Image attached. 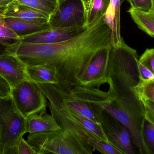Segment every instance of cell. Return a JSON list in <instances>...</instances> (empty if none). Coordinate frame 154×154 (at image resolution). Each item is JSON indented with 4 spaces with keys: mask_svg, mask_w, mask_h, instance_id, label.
<instances>
[{
    "mask_svg": "<svg viewBox=\"0 0 154 154\" xmlns=\"http://www.w3.org/2000/svg\"><path fill=\"white\" fill-rule=\"evenodd\" d=\"M0 38L16 40L21 39V36L12 30L5 22L2 12H0Z\"/></svg>",
    "mask_w": 154,
    "mask_h": 154,
    "instance_id": "23",
    "label": "cell"
},
{
    "mask_svg": "<svg viewBox=\"0 0 154 154\" xmlns=\"http://www.w3.org/2000/svg\"><path fill=\"white\" fill-rule=\"evenodd\" d=\"M15 2V0H0V12H2L7 7Z\"/></svg>",
    "mask_w": 154,
    "mask_h": 154,
    "instance_id": "31",
    "label": "cell"
},
{
    "mask_svg": "<svg viewBox=\"0 0 154 154\" xmlns=\"http://www.w3.org/2000/svg\"><path fill=\"white\" fill-rule=\"evenodd\" d=\"M87 139L93 151L96 150L104 154H123L109 142L97 139L92 136L88 137Z\"/></svg>",
    "mask_w": 154,
    "mask_h": 154,
    "instance_id": "21",
    "label": "cell"
},
{
    "mask_svg": "<svg viewBox=\"0 0 154 154\" xmlns=\"http://www.w3.org/2000/svg\"><path fill=\"white\" fill-rule=\"evenodd\" d=\"M15 41L16 40L0 38V56L7 53L6 49L10 44Z\"/></svg>",
    "mask_w": 154,
    "mask_h": 154,
    "instance_id": "30",
    "label": "cell"
},
{
    "mask_svg": "<svg viewBox=\"0 0 154 154\" xmlns=\"http://www.w3.org/2000/svg\"><path fill=\"white\" fill-rule=\"evenodd\" d=\"M140 100L143 105L145 119L154 125V102L145 99Z\"/></svg>",
    "mask_w": 154,
    "mask_h": 154,
    "instance_id": "26",
    "label": "cell"
},
{
    "mask_svg": "<svg viewBox=\"0 0 154 154\" xmlns=\"http://www.w3.org/2000/svg\"><path fill=\"white\" fill-rule=\"evenodd\" d=\"M3 17L5 22L12 30L17 33L19 32L22 33L21 37L45 30L51 28L48 23H41L15 17L3 16Z\"/></svg>",
    "mask_w": 154,
    "mask_h": 154,
    "instance_id": "15",
    "label": "cell"
},
{
    "mask_svg": "<svg viewBox=\"0 0 154 154\" xmlns=\"http://www.w3.org/2000/svg\"><path fill=\"white\" fill-rule=\"evenodd\" d=\"M153 11L154 12V0H153Z\"/></svg>",
    "mask_w": 154,
    "mask_h": 154,
    "instance_id": "34",
    "label": "cell"
},
{
    "mask_svg": "<svg viewBox=\"0 0 154 154\" xmlns=\"http://www.w3.org/2000/svg\"><path fill=\"white\" fill-rule=\"evenodd\" d=\"M56 86L62 99L69 107L100 126L91 106L88 103L79 99L68 91Z\"/></svg>",
    "mask_w": 154,
    "mask_h": 154,
    "instance_id": "16",
    "label": "cell"
},
{
    "mask_svg": "<svg viewBox=\"0 0 154 154\" xmlns=\"http://www.w3.org/2000/svg\"><path fill=\"white\" fill-rule=\"evenodd\" d=\"M132 9L144 12L153 11V0H131Z\"/></svg>",
    "mask_w": 154,
    "mask_h": 154,
    "instance_id": "24",
    "label": "cell"
},
{
    "mask_svg": "<svg viewBox=\"0 0 154 154\" xmlns=\"http://www.w3.org/2000/svg\"><path fill=\"white\" fill-rule=\"evenodd\" d=\"M104 48L94 56L81 79L79 86L99 88L107 84L108 67L110 48Z\"/></svg>",
    "mask_w": 154,
    "mask_h": 154,
    "instance_id": "9",
    "label": "cell"
},
{
    "mask_svg": "<svg viewBox=\"0 0 154 154\" xmlns=\"http://www.w3.org/2000/svg\"><path fill=\"white\" fill-rule=\"evenodd\" d=\"M30 80L36 84H59L57 71L54 65L41 64L28 66L26 68Z\"/></svg>",
    "mask_w": 154,
    "mask_h": 154,
    "instance_id": "13",
    "label": "cell"
},
{
    "mask_svg": "<svg viewBox=\"0 0 154 154\" xmlns=\"http://www.w3.org/2000/svg\"><path fill=\"white\" fill-rule=\"evenodd\" d=\"M20 4L39 10L50 15L57 5L58 0H15Z\"/></svg>",
    "mask_w": 154,
    "mask_h": 154,
    "instance_id": "19",
    "label": "cell"
},
{
    "mask_svg": "<svg viewBox=\"0 0 154 154\" xmlns=\"http://www.w3.org/2000/svg\"><path fill=\"white\" fill-rule=\"evenodd\" d=\"M143 134L150 154H154V125L146 120H145Z\"/></svg>",
    "mask_w": 154,
    "mask_h": 154,
    "instance_id": "22",
    "label": "cell"
},
{
    "mask_svg": "<svg viewBox=\"0 0 154 154\" xmlns=\"http://www.w3.org/2000/svg\"><path fill=\"white\" fill-rule=\"evenodd\" d=\"M87 28L72 27L64 29L49 28L30 35L21 37V40L27 43L54 44L67 40L75 37Z\"/></svg>",
    "mask_w": 154,
    "mask_h": 154,
    "instance_id": "11",
    "label": "cell"
},
{
    "mask_svg": "<svg viewBox=\"0 0 154 154\" xmlns=\"http://www.w3.org/2000/svg\"><path fill=\"white\" fill-rule=\"evenodd\" d=\"M0 154H2V145H1V139H0Z\"/></svg>",
    "mask_w": 154,
    "mask_h": 154,
    "instance_id": "32",
    "label": "cell"
},
{
    "mask_svg": "<svg viewBox=\"0 0 154 154\" xmlns=\"http://www.w3.org/2000/svg\"><path fill=\"white\" fill-rule=\"evenodd\" d=\"M138 61L154 74V49H146Z\"/></svg>",
    "mask_w": 154,
    "mask_h": 154,
    "instance_id": "25",
    "label": "cell"
},
{
    "mask_svg": "<svg viewBox=\"0 0 154 154\" xmlns=\"http://www.w3.org/2000/svg\"><path fill=\"white\" fill-rule=\"evenodd\" d=\"M111 0H85L86 28L94 24L104 17L109 7Z\"/></svg>",
    "mask_w": 154,
    "mask_h": 154,
    "instance_id": "17",
    "label": "cell"
},
{
    "mask_svg": "<svg viewBox=\"0 0 154 154\" xmlns=\"http://www.w3.org/2000/svg\"><path fill=\"white\" fill-rule=\"evenodd\" d=\"M88 104L108 142L123 154H135L129 129L104 109L96 105Z\"/></svg>",
    "mask_w": 154,
    "mask_h": 154,
    "instance_id": "7",
    "label": "cell"
},
{
    "mask_svg": "<svg viewBox=\"0 0 154 154\" xmlns=\"http://www.w3.org/2000/svg\"><path fill=\"white\" fill-rule=\"evenodd\" d=\"M11 88L7 81L0 75V96L11 94Z\"/></svg>",
    "mask_w": 154,
    "mask_h": 154,
    "instance_id": "29",
    "label": "cell"
},
{
    "mask_svg": "<svg viewBox=\"0 0 154 154\" xmlns=\"http://www.w3.org/2000/svg\"><path fill=\"white\" fill-rule=\"evenodd\" d=\"M137 27L154 38V12H144L130 8L128 11Z\"/></svg>",
    "mask_w": 154,
    "mask_h": 154,
    "instance_id": "18",
    "label": "cell"
},
{
    "mask_svg": "<svg viewBox=\"0 0 154 154\" xmlns=\"http://www.w3.org/2000/svg\"><path fill=\"white\" fill-rule=\"evenodd\" d=\"M137 51L123 39L111 45L108 67V93L126 114L131 123L133 143L141 154H151L143 134L144 109L134 90L140 81Z\"/></svg>",
    "mask_w": 154,
    "mask_h": 154,
    "instance_id": "2",
    "label": "cell"
},
{
    "mask_svg": "<svg viewBox=\"0 0 154 154\" xmlns=\"http://www.w3.org/2000/svg\"><path fill=\"white\" fill-rule=\"evenodd\" d=\"M134 90L140 99L149 100L154 102V79L144 80L140 79L134 87Z\"/></svg>",
    "mask_w": 154,
    "mask_h": 154,
    "instance_id": "20",
    "label": "cell"
},
{
    "mask_svg": "<svg viewBox=\"0 0 154 154\" xmlns=\"http://www.w3.org/2000/svg\"><path fill=\"white\" fill-rule=\"evenodd\" d=\"M86 18L85 0H58L48 23L52 29L86 28Z\"/></svg>",
    "mask_w": 154,
    "mask_h": 154,
    "instance_id": "8",
    "label": "cell"
},
{
    "mask_svg": "<svg viewBox=\"0 0 154 154\" xmlns=\"http://www.w3.org/2000/svg\"><path fill=\"white\" fill-rule=\"evenodd\" d=\"M27 134L25 118L11 94L0 96V139L2 154H17L19 142Z\"/></svg>",
    "mask_w": 154,
    "mask_h": 154,
    "instance_id": "5",
    "label": "cell"
},
{
    "mask_svg": "<svg viewBox=\"0 0 154 154\" xmlns=\"http://www.w3.org/2000/svg\"><path fill=\"white\" fill-rule=\"evenodd\" d=\"M36 84L48 100L51 114L62 129L71 130L87 139L88 137L92 136L108 142L100 126L67 105L59 93L56 85Z\"/></svg>",
    "mask_w": 154,
    "mask_h": 154,
    "instance_id": "3",
    "label": "cell"
},
{
    "mask_svg": "<svg viewBox=\"0 0 154 154\" xmlns=\"http://www.w3.org/2000/svg\"><path fill=\"white\" fill-rule=\"evenodd\" d=\"M11 94L17 109L25 118L46 113L48 99L31 80H24L11 89Z\"/></svg>",
    "mask_w": 154,
    "mask_h": 154,
    "instance_id": "6",
    "label": "cell"
},
{
    "mask_svg": "<svg viewBox=\"0 0 154 154\" xmlns=\"http://www.w3.org/2000/svg\"><path fill=\"white\" fill-rule=\"evenodd\" d=\"M27 142L37 154H91L88 139L69 129L29 134Z\"/></svg>",
    "mask_w": 154,
    "mask_h": 154,
    "instance_id": "4",
    "label": "cell"
},
{
    "mask_svg": "<svg viewBox=\"0 0 154 154\" xmlns=\"http://www.w3.org/2000/svg\"><path fill=\"white\" fill-rule=\"evenodd\" d=\"M26 68L27 66L13 54L7 52L0 56V75L11 89L24 80H30Z\"/></svg>",
    "mask_w": 154,
    "mask_h": 154,
    "instance_id": "10",
    "label": "cell"
},
{
    "mask_svg": "<svg viewBox=\"0 0 154 154\" xmlns=\"http://www.w3.org/2000/svg\"><path fill=\"white\" fill-rule=\"evenodd\" d=\"M17 154H37L33 147L22 137L19 142Z\"/></svg>",
    "mask_w": 154,
    "mask_h": 154,
    "instance_id": "27",
    "label": "cell"
},
{
    "mask_svg": "<svg viewBox=\"0 0 154 154\" xmlns=\"http://www.w3.org/2000/svg\"><path fill=\"white\" fill-rule=\"evenodd\" d=\"M127 1V2H130V1H131V0H121V2H123V1Z\"/></svg>",
    "mask_w": 154,
    "mask_h": 154,
    "instance_id": "33",
    "label": "cell"
},
{
    "mask_svg": "<svg viewBox=\"0 0 154 154\" xmlns=\"http://www.w3.org/2000/svg\"><path fill=\"white\" fill-rule=\"evenodd\" d=\"M137 64L140 80H149L154 79V73L144 65L139 62L138 60L137 61Z\"/></svg>",
    "mask_w": 154,
    "mask_h": 154,
    "instance_id": "28",
    "label": "cell"
},
{
    "mask_svg": "<svg viewBox=\"0 0 154 154\" xmlns=\"http://www.w3.org/2000/svg\"><path fill=\"white\" fill-rule=\"evenodd\" d=\"M27 133L38 134L61 129L53 117L47 113L34 115L26 118Z\"/></svg>",
    "mask_w": 154,
    "mask_h": 154,
    "instance_id": "14",
    "label": "cell"
},
{
    "mask_svg": "<svg viewBox=\"0 0 154 154\" xmlns=\"http://www.w3.org/2000/svg\"><path fill=\"white\" fill-rule=\"evenodd\" d=\"M4 17H15L41 23H48L49 15L35 8L15 2L2 12Z\"/></svg>",
    "mask_w": 154,
    "mask_h": 154,
    "instance_id": "12",
    "label": "cell"
},
{
    "mask_svg": "<svg viewBox=\"0 0 154 154\" xmlns=\"http://www.w3.org/2000/svg\"><path fill=\"white\" fill-rule=\"evenodd\" d=\"M112 30L103 17L75 37L54 44L27 43L15 41L6 49L27 67L54 65L57 71L58 86L69 91L80 81L94 56L112 45ZM57 86V85H56Z\"/></svg>",
    "mask_w": 154,
    "mask_h": 154,
    "instance_id": "1",
    "label": "cell"
}]
</instances>
